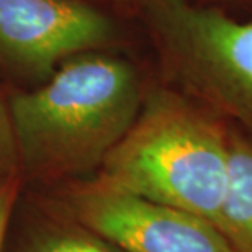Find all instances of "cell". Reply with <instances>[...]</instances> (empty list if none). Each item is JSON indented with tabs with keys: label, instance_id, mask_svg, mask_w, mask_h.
I'll use <instances>...</instances> for the list:
<instances>
[{
	"label": "cell",
	"instance_id": "1",
	"mask_svg": "<svg viewBox=\"0 0 252 252\" xmlns=\"http://www.w3.org/2000/svg\"><path fill=\"white\" fill-rule=\"evenodd\" d=\"M149 84L129 49H102L70 58L34 89L8 95L20 175L95 177L136 122Z\"/></svg>",
	"mask_w": 252,
	"mask_h": 252
},
{
	"label": "cell",
	"instance_id": "2",
	"mask_svg": "<svg viewBox=\"0 0 252 252\" xmlns=\"http://www.w3.org/2000/svg\"><path fill=\"white\" fill-rule=\"evenodd\" d=\"M229 125L159 80L95 177L216 223L228 182Z\"/></svg>",
	"mask_w": 252,
	"mask_h": 252
},
{
	"label": "cell",
	"instance_id": "3",
	"mask_svg": "<svg viewBox=\"0 0 252 252\" xmlns=\"http://www.w3.org/2000/svg\"><path fill=\"white\" fill-rule=\"evenodd\" d=\"M136 23L159 82L252 138V18L193 0H149Z\"/></svg>",
	"mask_w": 252,
	"mask_h": 252
},
{
	"label": "cell",
	"instance_id": "4",
	"mask_svg": "<svg viewBox=\"0 0 252 252\" xmlns=\"http://www.w3.org/2000/svg\"><path fill=\"white\" fill-rule=\"evenodd\" d=\"M126 22L95 0H0V65L44 82L67 59L128 49Z\"/></svg>",
	"mask_w": 252,
	"mask_h": 252
},
{
	"label": "cell",
	"instance_id": "5",
	"mask_svg": "<svg viewBox=\"0 0 252 252\" xmlns=\"http://www.w3.org/2000/svg\"><path fill=\"white\" fill-rule=\"evenodd\" d=\"M65 208L70 220L122 252H236L211 221L97 177L74 182Z\"/></svg>",
	"mask_w": 252,
	"mask_h": 252
},
{
	"label": "cell",
	"instance_id": "6",
	"mask_svg": "<svg viewBox=\"0 0 252 252\" xmlns=\"http://www.w3.org/2000/svg\"><path fill=\"white\" fill-rule=\"evenodd\" d=\"M215 226L236 252H252V138L231 125L228 182Z\"/></svg>",
	"mask_w": 252,
	"mask_h": 252
},
{
	"label": "cell",
	"instance_id": "7",
	"mask_svg": "<svg viewBox=\"0 0 252 252\" xmlns=\"http://www.w3.org/2000/svg\"><path fill=\"white\" fill-rule=\"evenodd\" d=\"M22 252H122L87 228L70 220L51 223L36 231Z\"/></svg>",
	"mask_w": 252,
	"mask_h": 252
},
{
	"label": "cell",
	"instance_id": "8",
	"mask_svg": "<svg viewBox=\"0 0 252 252\" xmlns=\"http://www.w3.org/2000/svg\"><path fill=\"white\" fill-rule=\"evenodd\" d=\"M18 156L15 144L12 113H10L8 95H5L2 82H0V179L17 175Z\"/></svg>",
	"mask_w": 252,
	"mask_h": 252
},
{
	"label": "cell",
	"instance_id": "9",
	"mask_svg": "<svg viewBox=\"0 0 252 252\" xmlns=\"http://www.w3.org/2000/svg\"><path fill=\"white\" fill-rule=\"evenodd\" d=\"M22 175H10V177L0 179V252L3 249L5 236H7L8 223L13 213V206L17 201Z\"/></svg>",
	"mask_w": 252,
	"mask_h": 252
},
{
	"label": "cell",
	"instance_id": "10",
	"mask_svg": "<svg viewBox=\"0 0 252 252\" xmlns=\"http://www.w3.org/2000/svg\"><path fill=\"white\" fill-rule=\"evenodd\" d=\"M123 22H136L149 0H95Z\"/></svg>",
	"mask_w": 252,
	"mask_h": 252
},
{
	"label": "cell",
	"instance_id": "11",
	"mask_svg": "<svg viewBox=\"0 0 252 252\" xmlns=\"http://www.w3.org/2000/svg\"><path fill=\"white\" fill-rule=\"evenodd\" d=\"M193 2L215 7L239 18H252V0H193Z\"/></svg>",
	"mask_w": 252,
	"mask_h": 252
}]
</instances>
